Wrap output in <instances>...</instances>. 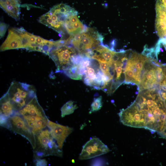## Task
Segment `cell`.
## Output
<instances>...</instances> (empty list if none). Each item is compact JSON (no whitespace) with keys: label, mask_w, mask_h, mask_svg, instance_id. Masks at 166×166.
Masks as SVG:
<instances>
[{"label":"cell","mask_w":166,"mask_h":166,"mask_svg":"<svg viewBox=\"0 0 166 166\" xmlns=\"http://www.w3.org/2000/svg\"><path fill=\"white\" fill-rule=\"evenodd\" d=\"M160 136L166 139V128Z\"/></svg>","instance_id":"obj_25"},{"label":"cell","mask_w":166,"mask_h":166,"mask_svg":"<svg viewBox=\"0 0 166 166\" xmlns=\"http://www.w3.org/2000/svg\"><path fill=\"white\" fill-rule=\"evenodd\" d=\"M68 45L65 40L56 41L48 55L55 63L57 71L63 70L73 65L72 58L77 53L75 48Z\"/></svg>","instance_id":"obj_8"},{"label":"cell","mask_w":166,"mask_h":166,"mask_svg":"<svg viewBox=\"0 0 166 166\" xmlns=\"http://www.w3.org/2000/svg\"><path fill=\"white\" fill-rule=\"evenodd\" d=\"M16 113L23 118L35 136L47 126L49 120L36 96Z\"/></svg>","instance_id":"obj_2"},{"label":"cell","mask_w":166,"mask_h":166,"mask_svg":"<svg viewBox=\"0 0 166 166\" xmlns=\"http://www.w3.org/2000/svg\"><path fill=\"white\" fill-rule=\"evenodd\" d=\"M77 14L74 8L67 4L61 3L54 6L42 16L38 22L63 34L66 33L64 26L67 19L70 16Z\"/></svg>","instance_id":"obj_3"},{"label":"cell","mask_w":166,"mask_h":166,"mask_svg":"<svg viewBox=\"0 0 166 166\" xmlns=\"http://www.w3.org/2000/svg\"><path fill=\"white\" fill-rule=\"evenodd\" d=\"M8 25L4 23L0 24V38H2L4 35Z\"/></svg>","instance_id":"obj_21"},{"label":"cell","mask_w":166,"mask_h":166,"mask_svg":"<svg viewBox=\"0 0 166 166\" xmlns=\"http://www.w3.org/2000/svg\"><path fill=\"white\" fill-rule=\"evenodd\" d=\"M0 6L9 16L16 20L19 19V0H0Z\"/></svg>","instance_id":"obj_14"},{"label":"cell","mask_w":166,"mask_h":166,"mask_svg":"<svg viewBox=\"0 0 166 166\" xmlns=\"http://www.w3.org/2000/svg\"><path fill=\"white\" fill-rule=\"evenodd\" d=\"M4 95L16 112L22 108L33 97L32 88L26 83L13 81Z\"/></svg>","instance_id":"obj_6"},{"label":"cell","mask_w":166,"mask_h":166,"mask_svg":"<svg viewBox=\"0 0 166 166\" xmlns=\"http://www.w3.org/2000/svg\"><path fill=\"white\" fill-rule=\"evenodd\" d=\"M156 30L158 36L161 38L166 30V10L156 5Z\"/></svg>","instance_id":"obj_13"},{"label":"cell","mask_w":166,"mask_h":166,"mask_svg":"<svg viewBox=\"0 0 166 166\" xmlns=\"http://www.w3.org/2000/svg\"><path fill=\"white\" fill-rule=\"evenodd\" d=\"M35 137V146L33 149L35 160L51 155L62 157V151L59 148L49 130L44 129Z\"/></svg>","instance_id":"obj_4"},{"label":"cell","mask_w":166,"mask_h":166,"mask_svg":"<svg viewBox=\"0 0 166 166\" xmlns=\"http://www.w3.org/2000/svg\"><path fill=\"white\" fill-rule=\"evenodd\" d=\"M156 5L166 10V0H157Z\"/></svg>","instance_id":"obj_23"},{"label":"cell","mask_w":166,"mask_h":166,"mask_svg":"<svg viewBox=\"0 0 166 166\" xmlns=\"http://www.w3.org/2000/svg\"><path fill=\"white\" fill-rule=\"evenodd\" d=\"M77 15L70 16L65 22L64 27L66 33L70 36L74 35L83 32L87 27L79 20Z\"/></svg>","instance_id":"obj_12"},{"label":"cell","mask_w":166,"mask_h":166,"mask_svg":"<svg viewBox=\"0 0 166 166\" xmlns=\"http://www.w3.org/2000/svg\"><path fill=\"white\" fill-rule=\"evenodd\" d=\"M161 77L156 87L160 89H166V65H162Z\"/></svg>","instance_id":"obj_18"},{"label":"cell","mask_w":166,"mask_h":166,"mask_svg":"<svg viewBox=\"0 0 166 166\" xmlns=\"http://www.w3.org/2000/svg\"><path fill=\"white\" fill-rule=\"evenodd\" d=\"M102 36L95 29L87 27L83 32L70 36L67 39L78 53L84 55L87 51L103 44Z\"/></svg>","instance_id":"obj_5"},{"label":"cell","mask_w":166,"mask_h":166,"mask_svg":"<svg viewBox=\"0 0 166 166\" xmlns=\"http://www.w3.org/2000/svg\"><path fill=\"white\" fill-rule=\"evenodd\" d=\"M102 106V97L100 96L97 98H94L91 105V109L89 112V113L98 111Z\"/></svg>","instance_id":"obj_19"},{"label":"cell","mask_w":166,"mask_h":166,"mask_svg":"<svg viewBox=\"0 0 166 166\" xmlns=\"http://www.w3.org/2000/svg\"><path fill=\"white\" fill-rule=\"evenodd\" d=\"M9 117L5 115L0 114V125L7 128L9 127Z\"/></svg>","instance_id":"obj_20"},{"label":"cell","mask_w":166,"mask_h":166,"mask_svg":"<svg viewBox=\"0 0 166 166\" xmlns=\"http://www.w3.org/2000/svg\"><path fill=\"white\" fill-rule=\"evenodd\" d=\"M149 58L146 56L129 50L124 72V83L139 85L142 71Z\"/></svg>","instance_id":"obj_7"},{"label":"cell","mask_w":166,"mask_h":166,"mask_svg":"<svg viewBox=\"0 0 166 166\" xmlns=\"http://www.w3.org/2000/svg\"><path fill=\"white\" fill-rule=\"evenodd\" d=\"M109 151L107 146L98 138L93 137L83 146L79 159L84 160L91 159L106 154Z\"/></svg>","instance_id":"obj_10"},{"label":"cell","mask_w":166,"mask_h":166,"mask_svg":"<svg viewBox=\"0 0 166 166\" xmlns=\"http://www.w3.org/2000/svg\"><path fill=\"white\" fill-rule=\"evenodd\" d=\"M14 113L12 105L7 98L3 95L0 99V114L9 117Z\"/></svg>","instance_id":"obj_15"},{"label":"cell","mask_w":166,"mask_h":166,"mask_svg":"<svg viewBox=\"0 0 166 166\" xmlns=\"http://www.w3.org/2000/svg\"><path fill=\"white\" fill-rule=\"evenodd\" d=\"M65 74L69 77L74 80H79L82 79V75L80 72L78 65H72L63 70Z\"/></svg>","instance_id":"obj_16"},{"label":"cell","mask_w":166,"mask_h":166,"mask_svg":"<svg viewBox=\"0 0 166 166\" xmlns=\"http://www.w3.org/2000/svg\"><path fill=\"white\" fill-rule=\"evenodd\" d=\"M47 126L59 148L62 149L66 138L73 132V128L50 121H49Z\"/></svg>","instance_id":"obj_11"},{"label":"cell","mask_w":166,"mask_h":166,"mask_svg":"<svg viewBox=\"0 0 166 166\" xmlns=\"http://www.w3.org/2000/svg\"><path fill=\"white\" fill-rule=\"evenodd\" d=\"M120 121L160 135L166 128V105L157 88L139 90L136 100L118 113Z\"/></svg>","instance_id":"obj_1"},{"label":"cell","mask_w":166,"mask_h":166,"mask_svg":"<svg viewBox=\"0 0 166 166\" xmlns=\"http://www.w3.org/2000/svg\"><path fill=\"white\" fill-rule=\"evenodd\" d=\"M78 108L76 104L72 101L66 103L61 108V117H63L65 116L73 113L74 110Z\"/></svg>","instance_id":"obj_17"},{"label":"cell","mask_w":166,"mask_h":166,"mask_svg":"<svg viewBox=\"0 0 166 166\" xmlns=\"http://www.w3.org/2000/svg\"><path fill=\"white\" fill-rule=\"evenodd\" d=\"M159 93L164 100L166 105V89L162 90L158 88Z\"/></svg>","instance_id":"obj_24"},{"label":"cell","mask_w":166,"mask_h":166,"mask_svg":"<svg viewBox=\"0 0 166 166\" xmlns=\"http://www.w3.org/2000/svg\"><path fill=\"white\" fill-rule=\"evenodd\" d=\"M8 129L26 138L33 149L35 146V137L23 118L16 112L9 118Z\"/></svg>","instance_id":"obj_9"},{"label":"cell","mask_w":166,"mask_h":166,"mask_svg":"<svg viewBox=\"0 0 166 166\" xmlns=\"http://www.w3.org/2000/svg\"><path fill=\"white\" fill-rule=\"evenodd\" d=\"M36 166H45L47 165V161L45 159H39L35 160Z\"/></svg>","instance_id":"obj_22"}]
</instances>
